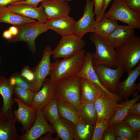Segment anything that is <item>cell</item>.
Wrapping results in <instances>:
<instances>
[{
    "label": "cell",
    "mask_w": 140,
    "mask_h": 140,
    "mask_svg": "<svg viewBox=\"0 0 140 140\" xmlns=\"http://www.w3.org/2000/svg\"><path fill=\"white\" fill-rule=\"evenodd\" d=\"M9 79L11 84L13 86L31 90L29 81L21 76L20 74H14Z\"/></svg>",
    "instance_id": "cell-36"
},
{
    "label": "cell",
    "mask_w": 140,
    "mask_h": 140,
    "mask_svg": "<svg viewBox=\"0 0 140 140\" xmlns=\"http://www.w3.org/2000/svg\"><path fill=\"white\" fill-rule=\"evenodd\" d=\"M80 102H94L104 92L95 84L80 77Z\"/></svg>",
    "instance_id": "cell-21"
},
{
    "label": "cell",
    "mask_w": 140,
    "mask_h": 140,
    "mask_svg": "<svg viewBox=\"0 0 140 140\" xmlns=\"http://www.w3.org/2000/svg\"><path fill=\"white\" fill-rule=\"evenodd\" d=\"M76 21L69 16L48 20L44 23L48 29H51L62 36L74 34Z\"/></svg>",
    "instance_id": "cell-19"
},
{
    "label": "cell",
    "mask_w": 140,
    "mask_h": 140,
    "mask_svg": "<svg viewBox=\"0 0 140 140\" xmlns=\"http://www.w3.org/2000/svg\"><path fill=\"white\" fill-rule=\"evenodd\" d=\"M126 5L134 12L140 13V0H123Z\"/></svg>",
    "instance_id": "cell-38"
},
{
    "label": "cell",
    "mask_w": 140,
    "mask_h": 140,
    "mask_svg": "<svg viewBox=\"0 0 140 140\" xmlns=\"http://www.w3.org/2000/svg\"><path fill=\"white\" fill-rule=\"evenodd\" d=\"M103 17L121 21L135 29H140V13L131 10L123 0H114Z\"/></svg>",
    "instance_id": "cell-6"
},
{
    "label": "cell",
    "mask_w": 140,
    "mask_h": 140,
    "mask_svg": "<svg viewBox=\"0 0 140 140\" xmlns=\"http://www.w3.org/2000/svg\"><path fill=\"white\" fill-rule=\"evenodd\" d=\"M90 39L96 50L92 53L93 65H103L113 68L117 67L118 63L116 49L107 39L94 32L91 33Z\"/></svg>",
    "instance_id": "cell-2"
},
{
    "label": "cell",
    "mask_w": 140,
    "mask_h": 140,
    "mask_svg": "<svg viewBox=\"0 0 140 140\" xmlns=\"http://www.w3.org/2000/svg\"><path fill=\"white\" fill-rule=\"evenodd\" d=\"M77 110L80 118L87 123L95 125L97 114L94 102L80 103Z\"/></svg>",
    "instance_id": "cell-27"
},
{
    "label": "cell",
    "mask_w": 140,
    "mask_h": 140,
    "mask_svg": "<svg viewBox=\"0 0 140 140\" xmlns=\"http://www.w3.org/2000/svg\"><path fill=\"white\" fill-rule=\"evenodd\" d=\"M15 26L18 29V33L8 40V42L10 43L19 41L25 42L27 43L30 51L33 53L36 50L35 42L36 39L40 34L47 32L48 30L44 23L37 21Z\"/></svg>",
    "instance_id": "cell-5"
},
{
    "label": "cell",
    "mask_w": 140,
    "mask_h": 140,
    "mask_svg": "<svg viewBox=\"0 0 140 140\" xmlns=\"http://www.w3.org/2000/svg\"><path fill=\"white\" fill-rule=\"evenodd\" d=\"M95 125L80 119L74 124V140H91Z\"/></svg>",
    "instance_id": "cell-29"
},
{
    "label": "cell",
    "mask_w": 140,
    "mask_h": 140,
    "mask_svg": "<svg viewBox=\"0 0 140 140\" xmlns=\"http://www.w3.org/2000/svg\"><path fill=\"white\" fill-rule=\"evenodd\" d=\"M48 20L68 16L71 9L66 1L45 0L41 2Z\"/></svg>",
    "instance_id": "cell-18"
},
{
    "label": "cell",
    "mask_w": 140,
    "mask_h": 140,
    "mask_svg": "<svg viewBox=\"0 0 140 140\" xmlns=\"http://www.w3.org/2000/svg\"><path fill=\"white\" fill-rule=\"evenodd\" d=\"M116 140H128L127 139L123 137L116 136Z\"/></svg>",
    "instance_id": "cell-48"
},
{
    "label": "cell",
    "mask_w": 140,
    "mask_h": 140,
    "mask_svg": "<svg viewBox=\"0 0 140 140\" xmlns=\"http://www.w3.org/2000/svg\"><path fill=\"white\" fill-rule=\"evenodd\" d=\"M94 6V13L96 20L101 14L103 8L104 0H93Z\"/></svg>",
    "instance_id": "cell-39"
},
{
    "label": "cell",
    "mask_w": 140,
    "mask_h": 140,
    "mask_svg": "<svg viewBox=\"0 0 140 140\" xmlns=\"http://www.w3.org/2000/svg\"><path fill=\"white\" fill-rule=\"evenodd\" d=\"M84 12L82 17L76 22L74 34L82 38L86 33L94 32L96 23L94 18L93 11V2L90 0H86Z\"/></svg>",
    "instance_id": "cell-10"
},
{
    "label": "cell",
    "mask_w": 140,
    "mask_h": 140,
    "mask_svg": "<svg viewBox=\"0 0 140 140\" xmlns=\"http://www.w3.org/2000/svg\"><path fill=\"white\" fill-rule=\"evenodd\" d=\"M14 87L11 84L9 79L0 77V95L3 101L2 108L6 112L12 113V107L15 103L12 96Z\"/></svg>",
    "instance_id": "cell-23"
},
{
    "label": "cell",
    "mask_w": 140,
    "mask_h": 140,
    "mask_svg": "<svg viewBox=\"0 0 140 140\" xmlns=\"http://www.w3.org/2000/svg\"><path fill=\"white\" fill-rule=\"evenodd\" d=\"M55 98L67 102L78 110L80 103V77L61 79L54 83Z\"/></svg>",
    "instance_id": "cell-4"
},
{
    "label": "cell",
    "mask_w": 140,
    "mask_h": 140,
    "mask_svg": "<svg viewBox=\"0 0 140 140\" xmlns=\"http://www.w3.org/2000/svg\"><path fill=\"white\" fill-rule=\"evenodd\" d=\"M57 105L60 117L68 120L74 124L80 119L78 110L71 104L57 100Z\"/></svg>",
    "instance_id": "cell-30"
},
{
    "label": "cell",
    "mask_w": 140,
    "mask_h": 140,
    "mask_svg": "<svg viewBox=\"0 0 140 140\" xmlns=\"http://www.w3.org/2000/svg\"><path fill=\"white\" fill-rule=\"evenodd\" d=\"M97 120L110 121L121 103L114 100L103 92L94 102Z\"/></svg>",
    "instance_id": "cell-12"
},
{
    "label": "cell",
    "mask_w": 140,
    "mask_h": 140,
    "mask_svg": "<svg viewBox=\"0 0 140 140\" xmlns=\"http://www.w3.org/2000/svg\"><path fill=\"white\" fill-rule=\"evenodd\" d=\"M37 22L35 20L25 17L15 13L7 6H0V23L16 26Z\"/></svg>",
    "instance_id": "cell-24"
},
{
    "label": "cell",
    "mask_w": 140,
    "mask_h": 140,
    "mask_svg": "<svg viewBox=\"0 0 140 140\" xmlns=\"http://www.w3.org/2000/svg\"><path fill=\"white\" fill-rule=\"evenodd\" d=\"M34 93L32 90L14 86L13 94L26 105L30 106Z\"/></svg>",
    "instance_id": "cell-33"
},
{
    "label": "cell",
    "mask_w": 140,
    "mask_h": 140,
    "mask_svg": "<svg viewBox=\"0 0 140 140\" xmlns=\"http://www.w3.org/2000/svg\"><path fill=\"white\" fill-rule=\"evenodd\" d=\"M8 30L13 36L16 35L18 32V29L15 26L12 25L10 26Z\"/></svg>",
    "instance_id": "cell-47"
},
{
    "label": "cell",
    "mask_w": 140,
    "mask_h": 140,
    "mask_svg": "<svg viewBox=\"0 0 140 140\" xmlns=\"http://www.w3.org/2000/svg\"><path fill=\"white\" fill-rule=\"evenodd\" d=\"M92 55V53L90 52L85 53L83 64L77 76L87 79L94 83L108 96L119 103L122 102V99L121 97L108 91L101 83L94 68Z\"/></svg>",
    "instance_id": "cell-11"
},
{
    "label": "cell",
    "mask_w": 140,
    "mask_h": 140,
    "mask_svg": "<svg viewBox=\"0 0 140 140\" xmlns=\"http://www.w3.org/2000/svg\"><path fill=\"white\" fill-rule=\"evenodd\" d=\"M45 118L52 125L60 117L57 105V100L53 99L42 110Z\"/></svg>",
    "instance_id": "cell-32"
},
{
    "label": "cell",
    "mask_w": 140,
    "mask_h": 140,
    "mask_svg": "<svg viewBox=\"0 0 140 140\" xmlns=\"http://www.w3.org/2000/svg\"><path fill=\"white\" fill-rule=\"evenodd\" d=\"M54 98V83L52 82L50 78H46L41 89L34 93L30 106L37 110H42Z\"/></svg>",
    "instance_id": "cell-17"
},
{
    "label": "cell",
    "mask_w": 140,
    "mask_h": 140,
    "mask_svg": "<svg viewBox=\"0 0 140 140\" xmlns=\"http://www.w3.org/2000/svg\"><path fill=\"white\" fill-rule=\"evenodd\" d=\"M124 121L133 131L140 132V115L128 113Z\"/></svg>",
    "instance_id": "cell-34"
},
{
    "label": "cell",
    "mask_w": 140,
    "mask_h": 140,
    "mask_svg": "<svg viewBox=\"0 0 140 140\" xmlns=\"http://www.w3.org/2000/svg\"><path fill=\"white\" fill-rule=\"evenodd\" d=\"M85 44L82 38L74 34L62 36L51 55L55 59L69 58L83 50Z\"/></svg>",
    "instance_id": "cell-7"
},
{
    "label": "cell",
    "mask_w": 140,
    "mask_h": 140,
    "mask_svg": "<svg viewBox=\"0 0 140 140\" xmlns=\"http://www.w3.org/2000/svg\"><path fill=\"white\" fill-rule=\"evenodd\" d=\"M7 6L15 13L32 19H36L41 23H45L48 20L41 5L37 8L24 4H9Z\"/></svg>",
    "instance_id": "cell-20"
},
{
    "label": "cell",
    "mask_w": 140,
    "mask_h": 140,
    "mask_svg": "<svg viewBox=\"0 0 140 140\" xmlns=\"http://www.w3.org/2000/svg\"><path fill=\"white\" fill-rule=\"evenodd\" d=\"M128 113L140 115V102H137L133 105L130 109Z\"/></svg>",
    "instance_id": "cell-41"
},
{
    "label": "cell",
    "mask_w": 140,
    "mask_h": 140,
    "mask_svg": "<svg viewBox=\"0 0 140 140\" xmlns=\"http://www.w3.org/2000/svg\"><path fill=\"white\" fill-rule=\"evenodd\" d=\"M1 55L0 54V68L1 67Z\"/></svg>",
    "instance_id": "cell-50"
},
{
    "label": "cell",
    "mask_w": 140,
    "mask_h": 140,
    "mask_svg": "<svg viewBox=\"0 0 140 140\" xmlns=\"http://www.w3.org/2000/svg\"><path fill=\"white\" fill-rule=\"evenodd\" d=\"M93 66L103 86L108 91L116 94L120 80L125 72L124 69L119 65L115 68L103 65Z\"/></svg>",
    "instance_id": "cell-8"
},
{
    "label": "cell",
    "mask_w": 140,
    "mask_h": 140,
    "mask_svg": "<svg viewBox=\"0 0 140 140\" xmlns=\"http://www.w3.org/2000/svg\"><path fill=\"white\" fill-rule=\"evenodd\" d=\"M16 121L12 113L6 112L0 108V140H19Z\"/></svg>",
    "instance_id": "cell-16"
},
{
    "label": "cell",
    "mask_w": 140,
    "mask_h": 140,
    "mask_svg": "<svg viewBox=\"0 0 140 140\" xmlns=\"http://www.w3.org/2000/svg\"><path fill=\"white\" fill-rule=\"evenodd\" d=\"M134 29L128 25H119L107 39L116 49L135 35Z\"/></svg>",
    "instance_id": "cell-22"
},
{
    "label": "cell",
    "mask_w": 140,
    "mask_h": 140,
    "mask_svg": "<svg viewBox=\"0 0 140 140\" xmlns=\"http://www.w3.org/2000/svg\"><path fill=\"white\" fill-rule=\"evenodd\" d=\"M31 71L29 66H26L22 69L20 75L25 78Z\"/></svg>",
    "instance_id": "cell-44"
},
{
    "label": "cell",
    "mask_w": 140,
    "mask_h": 140,
    "mask_svg": "<svg viewBox=\"0 0 140 140\" xmlns=\"http://www.w3.org/2000/svg\"><path fill=\"white\" fill-rule=\"evenodd\" d=\"M13 98L17 104L18 108L15 110L13 113L17 121L23 126L21 131L22 133H24L34 124L37 116V110L26 105L17 97L15 96Z\"/></svg>",
    "instance_id": "cell-13"
},
{
    "label": "cell",
    "mask_w": 140,
    "mask_h": 140,
    "mask_svg": "<svg viewBox=\"0 0 140 140\" xmlns=\"http://www.w3.org/2000/svg\"><path fill=\"white\" fill-rule=\"evenodd\" d=\"M114 125H109L104 132L101 140H116Z\"/></svg>",
    "instance_id": "cell-37"
},
{
    "label": "cell",
    "mask_w": 140,
    "mask_h": 140,
    "mask_svg": "<svg viewBox=\"0 0 140 140\" xmlns=\"http://www.w3.org/2000/svg\"><path fill=\"white\" fill-rule=\"evenodd\" d=\"M119 25L117 20L103 17L97 23L94 32L107 38Z\"/></svg>",
    "instance_id": "cell-28"
},
{
    "label": "cell",
    "mask_w": 140,
    "mask_h": 140,
    "mask_svg": "<svg viewBox=\"0 0 140 140\" xmlns=\"http://www.w3.org/2000/svg\"><path fill=\"white\" fill-rule=\"evenodd\" d=\"M24 0H0V6H7L14 2H19Z\"/></svg>",
    "instance_id": "cell-43"
},
{
    "label": "cell",
    "mask_w": 140,
    "mask_h": 140,
    "mask_svg": "<svg viewBox=\"0 0 140 140\" xmlns=\"http://www.w3.org/2000/svg\"><path fill=\"white\" fill-rule=\"evenodd\" d=\"M57 136L62 140H74V124L60 117L52 125Z\"/></svg>",
    "instance_id": "cell-25"
},
{
    "label": "cell",
    "mask_w": 140,
    "mask_h": 140,
    "mask_svg": "<svg viewBox=\"0 0 140 140\" xmlns=\"http://www.w3.org/2000/svg\"><path fill=\"white\" fill-rule=\"evenodd\" d=\"M44 0H24L20 2L13 3L10 4H24L34 8H37L38 7V5L39 3Z\"/></svg>",
    "instance_id": "cell-40"
},
{
    "label": "cell",
    "mask_w": 140,
    "mask_h": 140,
    "mask_svg": "<svg viewBox=\"0 0 140 140\" xmlns=\"http://www.w3.org/2000/svg\"><path fill=\"white\" fill-rule=\"evenodd\" d=\"M110 122V121L97 120L91 140H101L103 133L109 126Z\"/></svg>",
    "instance_id": "cell-35"
},
{
    "label": "cell",
    "mask_w": 140,
    "mask_h": 140,
    "mask_svg": "<svg viewBox=\"0 0 140 140\" xmlns=\"http://www.w3.org/2000/svg\"><path fill=\"white\" fill-rule=\"evenodd\" d=\"M138 92L136 91L134 93L131 100L128 99L121 103V105L110 121L109 125H114L124 121L131 107L139 100L140 95L138 93Z\"/></svg>",
    "instance_id": "cell-26"
},
{
    "label": "cell",
    "mask_w": 140,
    "mask_h": 140,
    "mask_svg": "<svg viewBox=\"0 0 140 140\" xmlns=\"http://www.w3.org/2000/svg\"><path fill=\"white\" fill-rule=\"evenodd\" d=\"M52 50L50 46H47L44 48L41 59L33 72V79L29 82L31 89L34 93L40 90L47 76L50 74L51 63L50 57Z\"/></svg>",
    "instance_id": "cell-9"
},
{
    "label": "cell",
    "mask_w": 140,
    "mask_h": 140,
    "mask_svg": "<svg viewBox=\"0 0 140 140\" xmlns=\"http://www.w3.org/2000/svg\"><path fill=\"white\" fill-rule=\"evenodd\" d=\"M50 132H55L45 118L41 110H37L36 118L32 127L20 136L19 140H36Z\"/></svg>",
    "instance_id": "cell-14"
},
{
    "label": "cell",
    "mask_w": 140,
    "mask_h": 140,
    "mask_svg": "<svg viewBox=\"0 0 140 140\" xmlns=\"http://www.w3.org/2000/svg\"><path fill=\"white\" fill-rule=\"evenodd\" d=\"M114 125L116 136L123 137L128 140L140 139V132L137 133L133 131L124 121Z\"/></svg>",
    "instance_id": "cell-31"
},
{
    "label": "cell",
    "mask_w": 140,
    "mask_h": 140,
    "mask_svg": "<svg viewBox=\"0 0 140 140\" xmlns=\"http://www.w3.org/2000/svg\"><path fill=\"white\" fill-rule=\"evenodd\" d=\"M85 54L83 50L71 57L51 63L50 78L52 82L55 83L62 79L77 76L83 64Z\"/></svg>",
    "instance_id": "cell-1"
},
{
    "label": "cell",
    "mask_w": 140,
    "mask_h": 140,
    "mask_svg": "<svg viewBox=\"0 0 140 140\" xmlns=\"http://www.w3.org/2000/svg\"><path fill=\"white\" fill-rule=\"evenodd\" d=\"M112 0H104L103 6L101 12L100 14L99 17L100 18H102L105 13L106 10L108 6Z\"/></svg>",
    "instance_id": "cell-45"
},
{
    "label": "cell",
    "mask_w": 140,
    "mask_h": 140,
    "mask_svg": "<svg viewBox=\"0 0 140 140\" xmlns=\"http://www.w3.org/2000/svg\"><path fill=\"white\" fill-rule=\"evenodd\" d=\"M2 36L6 40H8L11 39L13 36L8 29L3 32Z\"/></svg>",
    "instance_id": "cell-46"
},
{
    "label": "cell",
    "mask_w": 140,
    "mask_h": 140,
    "mask_svg": "<svg viewBox=\"0 0 140 140\" xmlns=\"http://www.w3.org/2000/svg\"><path fill=\"white\" fill-rule=\"evenodd\" d=\"M60 1H71L72 0H56Z\"/></svg>",
    "instance_id": "cell-49"
},
{
    "label": "cell",
    "mask_w": 140,
    "mask_h": 140,
    "mask_svg": "<svg viewBox=\"0 0 140 140\" xmlns=\"http://www.w3.org/2000/svg\"><path fill=\"white\" fill-rule=\"evenodd\" d=\"M140 74V64L129 74L126 79L120 82L116 94L125 101L132 96L136 91L140 90V83L137 84L136 81Z\"/></svg>",
    "instance_id": "cell-15"
},
{
    "label": "cell",
    "mask_w": 140,
    "mask_h": 140,
    "mask_svg": "<svg viewBox=\"0 0 140 140\" xmlns=\"http://www.w3.org/2000/svg\"><path fill=\"white\" fill-rule=\"evenodd\" d=\"M53 133L52 132H49L45 134V136L43 137H40L39 140H58L60 139V138L57 136L55 138H53L52 137V134Z\"/></svg>",
    "instance_id": "cell-42"
},
{
    "label": "cell",
    "mask_w": 140,
    "mask_h": 140,
    "mask_svg": "<svg viewBox=\"0 0 140 140\" xmlns=\"http://www.w3.org/2000/svg\"><path fill=\"white\" fill-rule=\"evenodd\" d=\"M116 50L118 65L129 74L139 63L140 38L135 35Z\"/></svg>",
    "instance_id": "cell-3"
}]
</instances>
